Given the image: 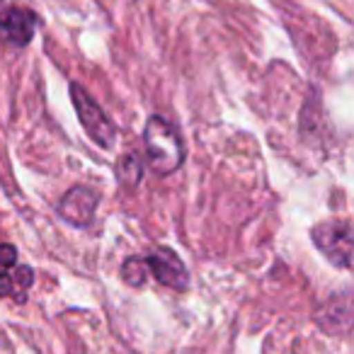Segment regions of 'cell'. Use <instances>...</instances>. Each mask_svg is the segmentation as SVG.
<instances>
[{"instance_id":"277c9868","label":"cell","mask_w":354,"mask_h":354,"mask_svg":"<svg viewBox=\"0 0 354 354\" xmlns=\"http://www.w3.org/2000/svg\"><path fill=\"white\" fill-rule=\"evenodd\" d=\"M100 194L93 187L85 185H75L64 194V199L59 202V216L66 223L75 228H88L95 221V212H97Z\"/></svg>"},{"instance_id":"5b68a950","label":"cell","mask_w":354,"mask_h":354,"mask_svg":"<svg viewBox=\"0 0 354 354\" xmlns=\"http://www.w3.org/2000/svg\"><path fill=\"white\" fill-rule=\"evenodd\" d=\"M148 274L156 277L162 286L175 291H185L189 286V272L172 248H158L153 255L146 257Z\"/></svg>"},{"instance_id":"8992f818","label":"cell","mask_w":354,"mask_h":354,"mask_svg":"<svg viewBox=\"0 0 354 354\" xmlns=\"http://www.w3.org/2000/svg\"><path fill=\"white\" fill-rule=\"evenodd\" d=\"M41 20L27 8H6L0 10V37L12 46H27L39 30Z\"/></svg>"},{"instance_id":"3957f363","label":"cell","mask_w":354,"mask_h":354,"mask_svg":"<svg viewBox=\"0 0 354 354\" xmlns=\"http://www.w3.org/2000/svg\"><path fill=\"white\" fill-rule=\"evenodd\" d=\"M310 241L320 255L339 270L352 267V226L349 221H323L310 228Z\"/></svg>"},{"instance_id":"6da1fadb","label":"cell","mask_w":354,"mask_h":354,"mask_svg":"<svg viewBox=\"0 0 354 354\" xmlns=\"http://www.w3.org/2000/svg\"><path fill=\"white\" fill-rule=\"evenodd\" d=\"M146 158L158 175H172L185 162V141L175 127L160 114H153L143 129Z\"/></svg>"},{"instance_id":"ba28073f","label":"cell","mask_w":354,"mask_h":354,"mask_svg":"<svg viewBox=\"0 0 354 354\" xmlns=\"http://www.w3.org/2000/svg\"><path fill=\"white\" fill-rule=\"evenodd\" d=\"M114 172H117V183L122 185L124 189L133 192L143 180L141 156H138V153H127V156H122L117 160V165H114Z\"/></svg>"},{"instance_id":"30bf717a","label":"cell","mask_w":354,"mask_h":354,"mask_svg":"<svg viewBox=\"0 0 354 354\" xmlns=\"http://www.w3.org/2000/svg\"><path fill=\"white\" fill-rule=\"evenodd\" d=\"M17 265V248L10 243H0V270Z\"/></svg>"},{"instance_id":"52a82bcc","label":"cell","mask_w":354,"mask_h":354,"mask_svg":"<svg viewBox=\"0 0 354 354\" xmlns=\"http://www.w3.org/2000/svg\"><path fill=\"white\" fill-rule=\"evenodd\" d=\"M32 284H35V270L30 265H12L8 270H0V296L3 299L25 304Z\"/></svg>"},{"instance_id":"7a4b0ae2","label":"cell","mask_w":354,"mask_h":354,"mask_svg":"<svg viewBox=\"0 0 354 354\" xmlns=\"http://www.w3.org/2000/svg\"><path fill=\"white\" fill-rule=\"evenodd\" d=\"M71 100L78 112V119L83 129L88 131L90 141L97 143L100 148H114L117 143V127L112 119L104 114V109L93 100V95L78 83H71Z\"/></svg>"},{"instance_id":"9c48e42d","label":"cell","mask_w":354,"mask_h":354,"mask_svg":"<svg viewBox=\"0 0 354 354\" xmlns=\"http://www.w3.org/2000/svg\"><path fill=\"white\" fill-rule=\"evenodd\" d=\"M122 279L127 281L129 286H136V289H141L143 284H146L148 279V265H146V257H127L122 265Z\"/></svg>"}]
</instances>
